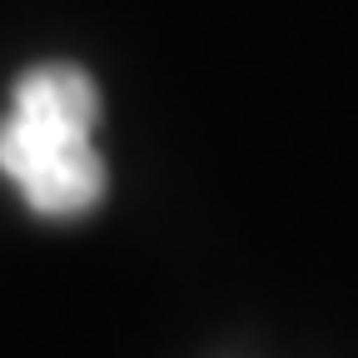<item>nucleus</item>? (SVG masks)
Masks as SVG:
<instances>
[{"label":"nucleus","instance_id":"f257e3e1","mask_svg":"<svg viewBox=\"0 0 358 358\" xmlns=\"http://www.w3.org/2000/svg\"><path fill=\"white\" fill-rule=\"evenodd\" d=\"M100 90L80 65L45 60L10 90L0 120V169L45 219H75L105 199V159L95 155Z\"/></svg>","mask_w":358,"mask_h":358}]
</instances>
